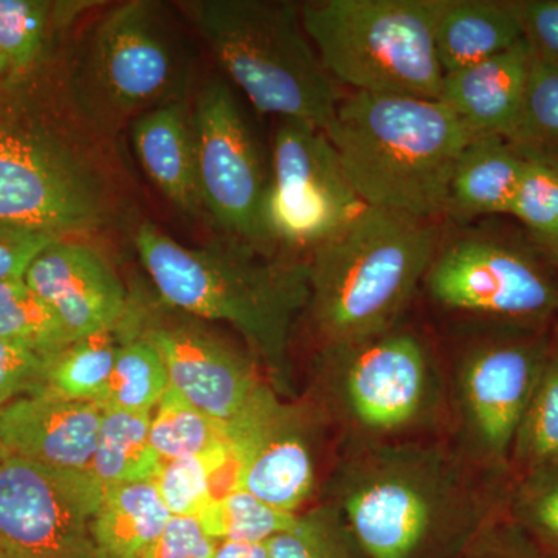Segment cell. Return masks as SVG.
Masks as SVG:
<instances>
[{"mask_svg":"<svg viewBox=\"0 0 558 558\" xmlns=\"http://www.w3.org/2000/svg\"><path fill=\"white\" fill-rule=\"evenodd\" d=\"M53 64L0 80V222L57 240L108 229L123 172Z\"/></svg>","mask_w":558,"mask_h":558,"instance_id":"6da1fadb","label":"cell"},{"mask_svg":"<svg viewBox=\"0 0 558 558\" xmlns=\"http://www.w3.org/2000/svg\"><path fill=\"white\" fill-rule=\"evenodd\" d=\"M134 244L167 306L230 325L275 391L290 395V340L310 301L307 260L269 255L229 236L186 247L150 222L138 227Z\"/></svg>","mask_w":558,"mask_h":558,"instance_id":"7a4b0ae2","label":"cell"},{"mask_svg":"<svg viewBox=\"0 0 558 558\" xmlns=\"http://www.w3.org/2000/svg\"><path fill=\"white\" fill-rule=\"evenodd\" d=\"M326 134L366 207L446 216L451 175L472 134L440 100L354 92Z\"/></svg>","mask_w":558,"mask_h":558,"instance_id":"3957f363","label":"cell"},{"mask_svg":"<svg viewBox=\"0 0 558 558\" xmlns=\"http://www.w3.org/2000/svg\"><path fill=\"white\" fill-rule=\"evenodd\" d=\"M438 250L435 220L374 207L315 248L306 311L323 348L398 328Z\"/></svg>","mask_w":558,"mask_h":558,"instance_id":"277c9868","label":"cell"},{"mask_svg":"<svg viewBox=\"0 0 558 558\" xmlns=\"http://www.w3.org/2000/svg\"><path fill=\"white\" fill-rule=\"evenodd\" d=\"M183 9L258 112L328 130L343 97L304 31L300 5L193 0Z\"/></svg>","mask_w":558,"mask_h":558,"instance_id":"5b68a950","label":"cell"},{"mask_svg":"<svg viewBox=\"0 0 558 558\" xmlns=\"http://www.w3.org/2000/svg\"><path fill=\"white\" fill-rule=\"evenodd\" d=\"M330 502L366 558H417L480 508L457 462L418 444L363 451L341 469Z\"/></svg>","mask_w":558,"mask_h":558,"instance_id":"8992f818","label":"cell"},{"mask_svg":"<svg viewBox=\"0 0 558 558\" xmlns=\"http://www.w3.org/2000/svg\"><path fill=\"white\" fill-rule=\"evenodd\" d=\"M449 0H317L300 5L319 60L355 92L440 100L436 28Z\"/></svg>","mask_w":558,"mask_h":558,"instance_id":"52a82bcc","label":"cell"},{"mask_svg":"<svg viewBox=\"0 0 558 558\" xmlns=\"http://www.w3.org/2000/svg\"><path fill=\"white\" fill-rule=\"evenodd\" d=\"M62 70L81 113L108 137L128 121L182 98L185 81L171 21L148 0L102 13Z\"/></svg>","mask_w":558,"mask_h":558,"instance_id":"ba28073f","label":"cell"},{"mask_svg":"<svg viewBox=\"0 0 558 558\" xmlns=\"http://www.w3.org/2000/svg\"><path fill=\"white\" fill-rule=\"evenodd\" d=\"M538 252L506 238H461L438 250L425 284L444 310L538 330L558 315V274Z\"/></svg>","mask_w":558,"mask_h":558,"instance_id":"9c48e42d","label":"cell"},{"mask_svg":"<svg viewBox=\"0 0 558 558\" xmlns=\"http://www.w3.org/2000/svg\"><path fill=\"white\" fill-rule=\"evenodd\" d=\"M365 207L326 131L306 121L278 120L264 204L271 250L306 260L301 253L310 258Z\"/></svg>","mask_w":558,"mask_h":558,"instance_id":"30bf717a","label":"cell"},{"mask_svg":"<svg viewBox=\"0 0 558 558\" xmlns=\"http://www.w3.org/2000/svg\"><path fill=\"white\" fill-rule=\"evenodd\" d=\"M205 213L233 238L274 255L264 226L270 167L229 84L208 80L191 109Z\"/></svg>","mask_w":558,"mask_h":558,"instance_id":"8fae6325","label":"cell"},{"mask_svg":"<svg viewBox=\"0 0 558 558\" xmlns=\"http://www.w3.org/2000/svg\"><path fill=\"white\" fill-rule=\"evenodd\" d=\"M344 416L360 432L391 438L424 424L439 381L427 344L398 328L348 347L323 348Z\"/></svg>","mask_w":558,"mask_h":558,"instance_id":"7c38bea8","label":"cell"},{"mask_svg":"<svg viewBox=\"0 0 558 558\" xmlns=\"http://www.w3.org/2000/svg\"><path fill=\"white\" fill-rule=\"evenodd\" d=\"M102 488L89 472L0 461V548L11 558H102L90 524Z\"/></svg>","mask_w":558,"mask_h":558,"instance_id":"4fadbf2b","label":"cell"},{"mask_svg":"<svg viewBox=\"0 0 558 558\" xmlns=\"http://www.w3.org/2000/svg\"><path fill=\"white\" fill-rule=\"evenodd\" d=\"M240 488L271 508L300 513L317 486V436L310 414L260 381L227 424Z\"/></svg>","mask_w":558,"mask_h":558,"instance_id":"5bb4252c","label":"cell"},{"mask_svg":"<svg viewBox=\"0 0 558 558\" xmlns=\"http://www.w3.org/2000/svg\"><path fill=\"white\" fill-rule=\"evenodd\" d=\"M554 344L529 330L476 344L461 359L457 396L472 446L494 468L510 461L513 440Z\"/></svg>","mask_w":558,"mask_h":558,"instance_id":"9a60e30c","label":"cell"},{"mask_svg":"<svg viewBox=\"0 0 558 558\" xmlns=\"http://www.w3.org/2000/svg\"><path fill=\"white\" fill-rule=\"evenodd\" d=\"M170 310H135L138 336L159 351L174 391L208 416L229 424L259 387L258 362L199 318Z\"/></svg>","mask_w":558,"mask_h":558,"instance_id":"2e32d148","label":"cell"},{"mask_svg":"<svg viewBox=\"0 0 558 558\" xmlns=\"http://www.w3.org/2000/svg\"><path fill=\"white\" fill-rule=\"evenodd\" d=\"M24 281L57 312L73 340L113 328L130 307L109 260L78 240L47 245L25 270Z\"/></svg>","mask_w":558,"mask_h":558,"instance_id":"e0dca14e","label":"cell"},{"mask_svg":"<svg viewBox=\"0 0 558 558\" xmlns=\"http://www.w3.org/2000/svg\"><path fill=\"white\" fill-rule=\"evenodd\" d=\"M102 411L94 403L31 395L0 410L7 453L47 468L87 472L97 447Z\"/></svg>","mask_w":558,"mask_h":558,"instance_id":"ac0fdd59","label":"cell"},{"mask_svg":"<svg viewBox=\"0 0 558 558\" xmlns=\"http://www.w3.org/2000/svg\"><path fill=\"white\" fill-rule=\"evenodd\" d=\"M534 54L526 40L510 49L444 75L440 101L453 110L472 137L508 138L519 120Z\"/></svg>","mask_w":558,"mask_h":558,"instance_id":"d6986e66","label":"cell"},{"mask_svg":"<svg viewBox=\"0 0 558 558\" xmlns=\"http://www.w3.org/2000/svg\"><path fill=\"white\" fill-rule=\"evenodd\" d=\"M140 165L168 201L191 218H201L196 145L191 109L183 98L165 102L132 123Z\"/></svg>","mask_w":558,"mask_h":558,"instance_id":"ffe728a7","label":"cell"},{"mask_svg":"<svg viewBox=\"0 0 558 558\" xmlns=\"http://www.w3.org/2000/svg\"><path fill=\"white\" fill-rule=\"evenodd\" d=\"M527 160L499 135L473 137L450 180L446 216L469 222L481 216L509 215Z\"/></svg>","mask_w":558,"mask_h":558,"instance_id":"44dd1931","label":"cell"},{"mask_svg":"<svg viewBox=\"0 0 558 558\" xmlns=\"http://www.w3.org/2000/svg\"><path fill=\"white\" fill-rule=\"evenodd\" d=\"M520 40L519 0H449L436 28L444 75L486 61Z\"/></svg>","mask_w":558,"mask_h":558,"instance_id":"7402d4cb","label":"cell"},{"mask_svg":"<svg viewBox=\"0 0 558 558\" xmlns=\"http://www.w3.org/2000/svg\"><path fill=\"white\" fill-rule=\"evenodd\" d=\"M171 517L153 481L119 484L102 492L92 538L102 558H142Z\"/></svg>","mask_w":558,"mask_h":558,"instance_id":"603a6c76","label":"cell"},{"mask_svg":"<svg viewBox=\"0 0 558 558\" xmlns=\"http://www.w3.org/2000/svg\"><path fill=\"white\" fill-rule=\"evenodd\" d=\"M128 307L119 325L72 341L47 359L43 384L35 395H49L72 402L101 405L121 344L137 332Z\"/></svg>","mask_w":558,"mask_h":558,"instance_id":"cb8c5ba5","label":"cell"},{"mask_svg":"<svg viewBox=\"0 0 558 558\" xmlns=\"http://www.w3.org/2000/svg\"><path fill=\"white\" fill-rule=\"evenodd\" d=\"M97 5L84 0H0V58L9 73H27L51 62L58 38Z\"/></svg>","mask_w":558,"mask_h":558,"instance_id":"d4e9b609","label":"cell"},{"mask_svg":"<svg viewBox=\"0 0 558 558\" xmlns=\"http://www.w3.org/2000/svg\"><path fill=\"white\" fill-rule=\"evenodd\" d=\"M97 447L87 472L102 490L135 481H153L159 468L149 442L153 413L101 409Z\"/></svg>","mask_w":558,"mask_h":558,"instance_id":"484cf974","label":"cell"},{"mask_svg":"<svg viewBox=\"0 0 558 558\" xmlns=\"http://www.w3.org/2000/svg\"><path fill=\"white\" fill-rule=\"evenodd\" d=\"M0 339L46 360L75 341L57 312L24 278L0 281Z\"/></svg>","mask_w":558,"mask_h":558,"instance_id":"4316f807","label":"cell"},{"mask_svg":"<svg viewBox=\"0 0 558 558\" xmlns=\"http://www.w3.org/2000/svg\"><path fill=\"white\" fill-rule=\"evenodd\" d=\"M506 140L524 159L558 172V65L534 57L523 108Z\"/></svg>","mask_w":558,"mask_h":558,"instance_id":"83f0119b","label":"cell"},{"mask_svg":"<svg viewBox=\"0 0 558 558\" xmlns=\"http://www.w3.org/2000/svg\"><path fill=\"white\" fill-rule=\"evenodd\" d=\"M149 442L160 459L207 458L227 444V424L191 405L171 387L150 421Z\"/></svg>","mask_w":558,"mask_h":558,"instance_id":"f1b7e54d","label":"cell"},{"mask_svg":"<svg viewBox=\"0 0 558 558\" xmlns=\"http://www.w3.org/2000/svg\"><path fill=\"white\" fill-rule=\"evenodd\" d=\"M558 464V344H554L510 451L521 475Z\"/></svg>","mask_w":558,"mask_h":558,"instance_id":"f546056e","label":"cell"},{"mask_svg":"<svg viewBox=\"0 0 558 558\" xmlns=\"http://www.w3.org/2000/svg\"><path fill=\"white\" fill-rule=\"evenodd\" d=\"M168 388L159 351L135 332L121 344L100 409L153 413Z\"/></svg>","mask_w":558,"mask_h":558,"instance_id":"4dcf8cb0","label":"cell"},{"mask_svg":"<svg viewBox=\"0 0 558 558\" xmlns=\"http://www.w3.org/2000/svg\"><path fill=\"white\" fill-rule=\"evenodd\" d=\"M267 546L270 558H366L332 502L299 513Z\"/></svg>","mask_w":558,"mask_h":558,"instance_id":"1f68e13d","label":"cell"},{"mask_svg":"<svg viewBox=\"0 0 558 558\" xmlns=\"http://www.w3.org/2000/svg\"><path fill=\"white\" fill-rule=\"evenodd\" d=\"M296 515L271 508L248 492L238 488L229 497L209 502L196 519L216 542L256 543L269 542L279 532L292 526Z\"/></svg>","mask_w":558,"mask_h":558,"instance_id":"d6a6232c","label":"cell"},{"mask_svg":"<svg viewBox=\"0 0 558 558\" xmlns=\"http://www.w3.org/2000/svg\"><path fill=\"white\" fill-rule=\"evenodd\" d=\"M509 215L526 227L539 252L558 267V172L527 160Z\"/></svg>","mask_w":558,"mask_h":558,"instance_id":"836d02e7","label":"cell"},{"mask_svg":"<svg viewBox=\"0 0 558 558\" xmlns=\"http://www.w3.org/2000/svg\"><path fill=\"white\" fill-rule=\"evenodd\" d=\"M512 512L521 526L558 549V464L520 476Z\"/></svg>","mask_w":558,"mask_h":558,"instance_id":"e575fe53","label":"cell"},{"mask_svg":"<svg viewBox=\"0 0 558 558\" xmlns=\"http://www.w3.org/2000/svg\"><path fill=\"white\" fill-rule=\"evenodd\" d=\"M153 483L172 517H199L209 505L205 458L160 459Z\"/></svg>","mask_w":558,"mask_h":558,"instance_id":"d590c367","label":"cell"},{"mask_svg":"<svg viewBox=\"0 0 558 558\" xmlns=\"http://www.w3.org/2000/svg\"><path fill=\"white\" fill-rule=\"evenodd\" d=\"M46 362L28 349L0 339V410L39 391Z\"/></svg>","mask_w":558,"mask_h":558,"instance_id":"8d00e7d4","label":"cell"},{"mask_svg":"<svg viewBox=\"0 0 558 558\" xmlns=\"http://www.w3.org/2000/svg\"><path fill=\"white\" fill-rule=\"evenodd\" d=\"M216 545L196 517H171L142 558H215Z\"/></svg>","mask_w":558,"mask_h":558,"instance_id":"74e56055","label":"cell"},{"mask_svg":"<svg viewBox=\"0 0 558 558\" xmlns=\"http://www.w3.org/2000/svg\"><path fill=\"white\" fill-rule=\"evenodd\" d=\"M523 39L535 58L558 65V0H519Z\"/></svg>","mask_w":558,"mask_h":558,"instance_id":"f35d334b","label":"cell"},{"mask_svg":"<svg viewBox=\"0 0 558 558\" xmlns=\"http://www.w3.org/2000/svg\"><path fill=\"white\" fill-rule=\"evenodd\" d=\"M57 238L0 222V281L24 278L32 260Z\"/></svg>","mask_w":558,"mask_h":558,"instance_id":"ab89813d","label":"cell"},{"mask_svg":"<svg viewBox=\"0 0 558 558\" xmlns=\"http://www.w3.org/2000/svg\"><path fill=\"white\" fill-rule=\"evenodd\" d=\"M215 558H270L267 542H218Z\"/></svg>","mask_w":558,"mask_h":558,"instance_id":"60d3db41","label":"cell"},{"mask_svg":"<svg viewBox=\"0 0 558 558\" xmlns=\"http://www.w3.org/2000/svg\"><path fill=\"white\" fill-rule=\"evenodd\" d=\"M5 75H9V68H7L5 61L0 58V80Z\"/></svg>","mask_w":558,"mask_h":558,"instance_id":"b9f144b4","label":"cell"},{"mask_svg":"<svg viewBox=\"0 0 558 558\" xmlns=\"http://www.w3.org/2000/svg\"><path fill=\"white\" fill-rule=\"evenodd\" d=\"M5 457H9V453H7L5 447H3L2 440H0V461Z\"/></svg>","mask_w":558,"mask_h":558,"instance_id":"7bdbcfd3","label":"cell"},{"mask_svg":"<svg viewBox=\"0 0 558 558\" xmlns=\"http://www.w3.org/2000/svg\"><path fill=\"white\" fill-rule=\"evenodd\" d=\"M0 558H11L9 554L5 553L2 548H0Z\"/></svg>","mask_w":558,"mask_h":558,"instance_id":"ee69618b","label":"cell"}]
</instances>
